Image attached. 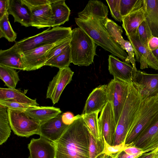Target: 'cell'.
Listing matches in <instances>:
<instances>
[{"instance_id":"6da1fadb","label":"cell","mask_w":158,"mask_h":158,"mask_svg":"<svg viewBox=\"0 0 158 158\" xmlns=\"http://www.w3.org/2000/svg\"><path fill=\"white\" fill-rule=\"evenodd\" d=\"M89 135L81 115L55 143L56 158H89Z\"/></svg>"},{"instance_id":"7a4b0ae2","label":"cell","mask_w":158,"mask_h":158,"mask_svg":"<svg viewBox=\"0 0 158 158\" xmlns=\"http://www.w3.org/2000/svg\"><path fill=\"white\" fill-rule=\"evenodd\" d=\"M78 27L87 33L95 43L125 61L128 54L109 35L103 23L93 18L86 19L75 18Z\"/></svg>"},{"instance_id":"3957f363","label":"cell","mask_w":158,"mask_h":158,"mask_svg":"<svg viewBox=\"0 0 158 158\" xmlns=\"http://www.w3.org/2000/svg\"><path fill=\"white\" fill-rule=\"evenodd\" d=\"M142 101L139 91L132 82L117 123L113 145L125 143L127 134L138 116Z\"/></svg>"},{"instance_id":"277c9868","label":"cell","mask_w":158,"mask_h":158,"mask_svg":"<svg viewBox=\"0 0 158 158\" xmlns=\"http://www.w3.org/2000/svg\"><path fill=\"white\" fill-rule=\"evenodd\" d=\"M92 39L81 28L72 30L70 43L72 63L78 66H87L94 61L96 45Z\"/></svg>"},{"instance_id":"5b68a950","label":"cell","mask_w":158,"mask_h":158,"mask_svg":"<svg viewBox=\"0 0 158 158\" xmlns=\"http://www.w3.org/2000/svg\"><path fill=\"white\" fill-rule=\"evenodd\" d=\"M71 27L49 28L35 35L23 39L15 43L22 53L36 48L64 41L71 37Z\"/></svg>"},{"instance_id":"8992f818","label":"cell","mask_w":158,"mask_h":158,"mask_svg":"<svg viewBox=\"0 0 158 158\" xmlns=\"http://www.w3.org/2000/svg\"><path fill=\"white\" fill-rule=\"evenodd\" d=\"M158 114V102L155 97L143 99L138 116L127 135L125 144L133 146L135 139Z\"/></svg>"},{"instance_id":"52a82bcc","label":"cell","mask_w":158,"mask_h":158,"mask_svg":"<svg viewBox=\"0 0 158 158\" xmlns=\"http://www.w3.org/2000/svg\"><path fill=\"white\" fill-rule=\"evenodd\" d=\"M11 129L18 136L28 137L39 134L40 124L24 112L7 109Z\"/></svg>"},{"instance_id":"ba28073f","label":"cell","mask_w":158,"mask_h":158,"mask_svg":"<svg viewBox=\"0 0 158 158\" xmlns=\"http://www.w3.org/2000/svg\"><path fill=\"white\" fill-rule=\"evenodd\" d=\"M131 83L114 78L107 85L108 101L111 104L117 125L127 98Z\"/></svg>"},{"instance_id":"9c48e42d","label":"cell","mask_w":158,"mask_h":158,"mask_svg":"<svg viewBox=\"0 0 158 158\" xmlns=\"http://www.w3.org/2000/svg\"><path fill=\"white\" fill-rule=\"evenodd\" d=\"M132 82L139 91L143 99L158 94V73L148 74L134 69Z\"/></svg>"},{"instance_id":"30bf717a","label":"cell","mask_w":158,"mask_h":158,"mask_svg":"<svg viewBox=\"0 0 158 158\" xmlns=\"http://www.w3.org/2000/svg\"><path fill=\"white\" fill-rule=\"evenodd\" d=\"M134 50L135 61L140 63V69L148 67L158 70V60L152 51L139 40L135 32L127 36Z\"/></svg>"},{"instance_id":"8fae6325","label":"cell","mask_w":158,"mask_h":158,"mask_svg":"<svg viewBox=\"0 0 158 158\" xmlns=\"http://www.w3.org/2000/svg\"><path fill=\"white\" fill-rule=\"evenodd\" d=\"M74 72L69 67L60 69L49 82L47 90L46 98L50 99L53 104L57 103L63 90L72 80Z\"/></svg>"},{"instance_id":"7c38bea8","label":"cell","mask_w":158,"mask_h":158,"mask_svg":"<svg viewBox=\"0 0 158 158\" xmlns=\"http://www.w3.org/2000/svg\"><path fill=\"white\" fill-rule=\"evenodd\" d=\"M133 146L143 153L154 152L158 148V114L135 139Z\"/></svg>"},{"instance_id":"4fadbf2b","label":"cell","mask_w":158,"mask_h":158,"mask_svg":"<svg viewBox=\"0 0 158 158\" xmlns=\"http://www.w3.org/2000/svg\"><path fill=\"white\" fill-rule=\"evenodd\" d=\"M100 134L109 145H113L117 125L111 103L108 101L101 112L98 118Z\"/></svg>"},{"instance_id":"5bb4252c","label":"cell","mask_w":158,"mask_h":158,"mask_svg":"<svg viewBox=\"0 0 158 158\" xmlns=\"http://www.w3.org/2000/svg\"><path fill=\"white\" fill-rule=\"evenodd\" d=\"M63 41L42 46L22 53V59L25 66V71L36 70L45 65L49 51Z\"/></svg>"},{"instance_id":"9a60e30c","label":"cell","mask_w":158,"mask_h":158,"mask_svg":"<svg viewBox=\"0 0 158 158\" xmlns=\"http://www.w3.org/2000/svg\"><path fill=\"white\" fill-rule=\"evenodd\" d=\"M68 126L63 122L62 115L59 114L40 124L39 135L55 143Z\"/></svg>"},{"instance_id":"2e32d148","label":"cell","mask_w":158,"mask_h":158,"mask_svg":"<svg viewBox=\"0 0 158 158\" xmlns=\"http://www.w3.org/2000/svg\"><path fill=\"white\" fill-rule=\"evenodd\" d=\"M145 20L144 0H138L131 11L122 17V26L126 35L135 33L139 26Z\"/></svg>"},{"instance_id":"e0dca14e","label":"cell","mask_w":158,"mask_h":158,"mask_svg":"<svg viewBox=\"0 0 158 158\" xmlns=\"http://www.w3.org/2000/svg\"><path fill=\"white\" fill-rule=\"evenodd\" d=\"M28 148L30 152L29 158H56L55 143L42 137L32 139Z\"/></svg>"},{"instance_id":"ac0fdd59","label":"cell","mask_w":158,"mask_h":158,"mask_svg":"<svg viewBox=\"0 0 158 158\" xmlns=\"http://www.w3.org/2000/svg\"><path fill=\"white\" fill-rule=\"evenodd\" d=\"M103 24L109 35L127 52V60L129 62L134 61L135 59L134 49L130 42L123 38L122 36L123 32L122 27L108 18L104 20Z\"/></svg>"},{"instance_id":"d6986e66","label":"cell","mask_w":158,"mask_h":158,"mask_svg":"<svg viewBox=\"0 0 158 158\" xmlns=\"http://www.w3.org/2000/svg\"><path fill=\"white\" fill-rule=\"evenodd\" d=\"M27 8L31 14V26L38 29L53 27V15L50 4Z\"/></svg>"},{"instance_id":"ffe728a7","label":"cell","mask_w":158,"mask_h":158,"mask_svg":"<svg viewBox=\"0 0 158 158\" xmlns=\"http://www.w3.org/2000/svg\"><path fill=\"white\" fill-rule=\"evenodd\" d=\"M107 85H100L93 90L86 101L81 114L101 111L108 101Z\"/></svg>"},{"instance_id":"44dd1931","label":"cell","mask_w":158,"mask_h":158,"mask_svg":"<svg viewBox=\"0 0 158 158\" xmlns=\"http://www.w3.org/2000/svg\"><path fill=\"white\" fill-rule=\"evenodd\" d=\"M108 70L114 78L131 83L134 68L129 63L120 60L113 55H110L108 59Z\"/></svg>"},{"instance_id":"7402d4cb","label":"cell","mask_w":158,"mask_h":158,"mask_svg":"<svg viewBox=\"0 0 158 158\" xmlns=\"http://www.w3.org/2000/svg\"><path fill=\"white\" fill-rule=\"evenodd\" d=\"M0 65L25 71L22 53L15 43L10 48L0 50Z\"/></svg>"},{"instance_id":"603a6c76","label":"cell","mask_w":158,"mask_h":158,"mask_svg":"<svg viewBox=\"0 0 158 158\" xmlns=\"http://www.w3.org/2000/svg\"><path fill=\"white\" fill-rule=\"evenodd\" d=\"M108 11L107 6L102 2L90 0L84 10L78 13L77 18L86 19L91 17L103 23L107 18Z\"/></svg>"},{"instance_id":"cb8c5ba5","label":"cell","mask_w":158,"mask_h":158,"mask_svg":"<svg viewBox=\"0 0 158 158\" xmlns=\"http://www.w3.org/2000/svg\"><path fill=\"white\" fill-rule=\"evenodd\" d=\"M8 12L9 15L13 16L15 22H18L26 27L31 26L30 12L21 0H9Z\"/></svg>"},{"instance_id":"d4e9b609","label":"cell","mask_w":158,"mask_h":158,"mask_svg":"<svg viewBox=\"0 0 158 158\" xmlns=\"http://www.w3.org/2000/svg\"><path fill=\"white\" fill-rule=\"evenodd\" d=\"M61 112L59 108L49 106H38L28 109L24 112L40 124L60 114Z\"/></svg>"},{"instance_id":"484cf974","label":"cell","mask_w":158,"mask_h":158,"mask_svg":"<svg viewBox=\"0 0 158 158\" xmlns=\"http://www.w3.org/2000/svg\"><path fill=\"white\" fill-rule=\"evenodd\" d=\"M145 16L153 36L158 38V0H144Z\"/></svg>"},{"instance_id":"4316f807","label":"cell","mask_w":158,"mask_h":158,"mask_svg":"<svg viewBox=\"0 0 158 158\" xmlns=\"http://www.w3.org/2000/svg\"><path fill=\"white\" fill-rule=\"evenodd\" d=\"M51 2L54 21L53 27H59L68 21L71 11L65 0H51Z\"/></svg>"},{"instance_id":"83f0119b","label":"cell","mask_w":158,"mask_h":158,"mask_svg":"<svg viewBox=\"0 0 158 158\" xmlns=\"http://www.w3.org/2000/svg\"><path fill=\"white\" fill-rule=\"evenodd\" d=\"M10 99L20 103L39 106L35 99H32L15 88H0V100Z\"/></svg>"},{"instance_id":"f1b7e54d","label":"cell","mask_w":158,"mask_h":158,"mask_svg":"<svg viewBox=\"0 0 158 158\" xmlns=\"http://www.w3.org/2000/svg\"><path fill=\"white\" fill-rule=\"evenodd\" d=\"M99 111L81 114V117L86 125L89 133L97 141L103 138L100 133L98 116Z\"/></svg>"},{"instance_id":"f546056e","label":"cell","mask_w":158,"mask_h":158,"mask_svg":"<svg viewBox=\"0 0 158 158\" xmlns=\"http://www.w3.org/2000/svg\"><path fill=\"white\" fill-rule=\"evenodd\" d=\"M89 158H114V155L104 153V143L103 138L97 141L89 133Z\"/></svg>"},{"instance_id":"4dcf8cb0","label":"cell","mask_w":158,"mask_h":158,"mask_svg":"<svg viewBox=\"0 0 158 158\" xmlns=\"http://www.w3.org/2000/svg\"><path fill=\"white\" fill-rule=\"evenodd\" d=\"M0 78L9 88H15L20 79L15 69L0 65Z\"/></svg>"},{"instance_id":"1f68e13d","label":"cell","mask_w":158,"mask_h":158,"mask_svg":"<svg viewBox=\"0 0 158 158\" xmlns=\"http://www.w3.org/2000/svg\"><path fill=\"white\" fill-rule=\"evenodd\" d=\"M72 63V56L70 44L62 53L48 60L45 65L55 67L59 69L69 66Z\"/></svg>"},{"instance_id":"d6a6232c","label":"cell","mask_w":158,"mask_h":158,"mask_svg":"<svg viewBox=\"0 0 158 158\" xmlns=\"http://www.w3.org/2000/svg\"><path fill=\"white\" fill-rule=\"evenodd\" d=\"M11 129L7 109L0 105V145L6 142L10 137Z\"/></svg>"},{"instance_id":"836d02e7","label":"cell","mask_w":158,"mask_h":158,"mask_svg":"<svg viewBox=\"0 0 158 158\" xmlns=\"http://www.w3.org/2000/svg\"><path fill=\"white\" fill-rule=\"evenodd\" d=\"M8 12L0 19V38H5L9 42L15 41L16 33L13 30L8 19Z\"/></svg>"},{"instance_id":"e575fe53","label":"cell","mask_w":158,"mask_h":158,"mask_svg":"<svg viewBox=\"0 0 158 158\" xmlns=\"http://www.w3.org/2000/svg\"><path fill=\"white\" fill-rule=\"evenodd\" d=\"M136 33L140 41L148 47V42L153 36L145 20L139 26Z\"/></svg>"},{"instance_id":"d590c367","label":"cell","mask_w":158,"mask_h":158,"mask_svg":"<svg viewBox=\"0 0 158 158\" xmlns=\"http://www.w3.org/2000/svg\"><path fill=\"white\" fill-rule=\"evenodd\" d=\"M0 105L7 109L25 112L27 110L38 106L20 103L10 99L0 100Z\"/></svg>"},{"instance_id":"8d00e7d4","label":"cell","mask_w":158,"mask_h":158,"mask_svg":"<svg viewBox=\"0 0 158 158\" xmlns=\"http://www.w3.org/2000/svg\"><path fill=\"white\" fill-rule=\"evenodd\" d=\"M71 40V37L63 41L51 48L47 55V61L63 52L70 44Z\"/></svg>"},{"instance_id":"74e56055","label":"cell","mask_w":158,"mask_h":158,"mask_svg":"<svg viewBox=\"0 0 158 158\" xmlns=\"http://www.w3.org/2000/svg\"><path fill=\"white\" fill-rule=\"evenodd\" d=\"M138 1V0H120L119 10L122 17L127 15L131 11Z\"/></svg>"},{"instance_id":"f35d334b","label":"cell","mask_w":158,"mask_h":158,"mask_svg":"<svg viewBox=\"0 0 158 158\" xmlns=\"http://www.w3.org/2000/svg\"><path fill=\"white\" fill-rule=\"evenodd\" d=\"M120 0H106L109 7L111 15L116 21L121 22L122 16L119 10V4Z\"/></svg>"},{"instance_id":"ab89813d","label":"cell","mask_w":158,"mask_h":158,"mask_svg":"<svg viewBox=\"0 0 158 158\" xmlns=\"http://www.w3.org/2000/svg\"><path fill=\"white\" fill-rule=\"evenodd\" d=\"M103 137L104 143V152L107 155H111L116 153L123 150L125 148L129 147L128 145L125 144V143L115 145H110L106 142L103 136Z\"/></svg>"},{"instance_id":"60d3db41","label":"cell","mask_w":158,"mask_h":158,"mask_svg":"<svg viewBox=\"0 0 158 158\" xmlns=\"http://www.w3.org/2000/svg\"><path fill=\"white\" fill-rule=\"evenodd\" d=\"M22 3L27 7L50 4L51 0H21Z\"/></svg>"},{"instance_id":"b9f144b4","label":"cell","mask_w":158,"mask_h":158,"mask_svg":"<svg viewBox=\"0 0 158 158\" xmlns=\"http://www.w3.org/2000/svg\"><path fill=\"white\" fill-rule=\"evenodd\" d=\"M81 116L78 114L74 116L73 114L69 112H65L62 115V120L63 122L65 125H69L72 124L75 120Z\"/></svg>"},{"instance_id":"7bdbcfd3","label":"cell","mask_w":158,"mask_h":158,"mask_svg":"<svg viewBox=\"0 0 158 158\" xmlns=\"http://www.w3.org/2000/svg\"><path fill=\"white\" fill-rule=\"evenodd\" d=\"M9 0H0V19L8 12Z\"/></svg>"},{"instance_id":"ee69618b","label":"cell","mask_w":158,"mask_h":158,"mask_svg":"<svg viewBox=\"0 0 158 158\" xmlns=\"http://www.w3.org/2000/svg\"><path fill=\"white\" fill-rule=\"evenodd\" d=\"M126 153L131 155L142 154L143 153L142 150L134 146L127 147L123 150Z\"/></svg>"},{"instance_id":"f6af8a7d","label":"cell","mask_w":158,"mask_h":158,"mask_svg":"<svg viewBox=\"0 0 158 158\" xmlns=\"http://www.w3.org/2000/svg\"><path fill=\"white\" fill-rule=\"evenodd\" d=\"M148 47L152 52L158 49V38L153 36L148 42Z\"/></svg>"},{"instance_id":"bcb514c9","label":"cell","mask_w":158,"mask_h":158,"mask_svg":"<svg viewBox=\"0 0 158 158\" xmlns=\"http://www.w3.org/2000/svg\"><path fill=\"white\" fill-rule=\"evenodd\" d=\"M142 154L131 155L126 153L123 150L114 154V158H136Z\"/></svg>"},{"instance_id":"7dc6e473","label":"cell","mask_w":158,"mask_h":158,"mask_svg":"<svg viewBox=\"0 0 158 158\" xmlns=\"http://www.w3.org/2000/svg\"><path fill=\"white\" fill-rule=\"evenodd\" d=\"M155 154L154 152L143 153L136 158H153Z\"/></svg>"},{"instance_id":"c3c4849f","label":"cell","mask_w":158,"mask_h":158,"mask_svg":"<svg viewBox=\"0 0 158 158\" xmlns=\"http://www.w3.org/2000/svg\"><path fill=\"white\" fill-rule=\"evenodd\" d=\"M152 52L158 60V49H157L152 51Z\"/></svg>"},{"instance_id":"681fc988","label":"cell","mask_w":158,"mask_h":158,"mask_svg":"<svg viewBox=\"0 0 158 158\" xmlns=\"http://www.w3.org/2000/svg\"><path fill=\"white\" fill-rule=\"evenodd\" d=\"M155 154L153 158H158V148L154 152Z\"/></svg>"},{"instance_id":"f907efd6","label":"cell","mask_w":158,"mask_h":158,"mask_svg":"<svg viewBox=\"0 0 158 158\" xmlns=\"http://www.w3.org/2000/svg\"><path fill=\"white\" fill-rule=\"evenodd\" d=\"M156 101L158 102V94L155 97Z\"/></svg>"}]
</instances>
